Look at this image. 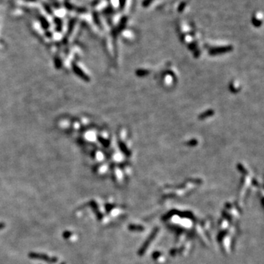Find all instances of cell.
I'll use <instances>...</instances> for the list:
<instances>
[{
    "label": "cell",
    "instance_id": "obj_1",
    "mask_svg": "<svg viewBox=\"0 0 264 264\" xmlns=\"http://www.w3.org/2000/svg\"><path fill=\"white\" fill-rule=\"evenodd\" d=\"M28 257L31 259L34 260H43L45 262H47L49 263H55L58 261V258L56 257H50L47 255L41 253H37V252H31L28 254Z\"/></svg>",
    "mask_w": 264,
    "mask_h": 264
},
{
    "label": "cell",
    "instance_id": "obj_2",
    "mask_svg": "<svg viewBox=\"0 0 264 264\" xmlns=\"http://www.w3.org/2000/svg\"><path fill=\"white\" fill-rule=\"evenodd\" d=\"M72 69H73L75 74L77 75L78 77H79L80 79H82V80L85 81V82H90V79L89 76H88V75L81 69V68L79 67L77 64L73 63V65H72Z\"/></svg>",
    "mask_w": 264,
    "mask_h": 264
},
{
    "label": "cell",
    "instance_id": "obj_3",
    "mask_svg": "<svg viewBox=\"0 0 264 264\" xmlns=\"http://www.w3.org/2000/svg\"><path fill=\"white\" fill-rule=\"evenodd\" d=\"M54 65H55V67H56V68L59 69L61 67H62V60H61L60 58L56 57L54 59Z\"/></svg>",
    "mask_w": 264,
    "mask_h": 264
},
{
    "label": "cell",
    "instance_id": "obj_4",
    "mask_svg": "<svg viewBox=\"0 0 264 264\" xmlns=\"http://www.w3.org/2000/svg\"><path fill=\"white\" fill-rule=\"evenodd\" d=\"M98 141H99V143H101L102 145H104V147H107V146H109V142L107 140H106V139H104V137H98Z\"/></svg>",
    "mask_w": 264,
    "mask_h": 264
},
{
    "label": "cell",
    "instance_id": "obj_5",
    "mask_svg": "<svg viewBox=\"0 0 264 264\" xmlns=\"http://www.w3.org/2000/svg\"><path fill=\"white\" fill-rule=\"evenodd\" d=\"M56 30L58 32H60L61 30H62V23H61L60 20H56Z\"/></svg>",
    "mask_w": 264,
    "mask_h": 264
},
{
    "label": "cell",
    "instance_id": "obj_6",
    "mask_svg": "<svg viewBox=\"0 0 264 264\" xmlns=\"http://www.w3.org/2000/svg\"><path fill=\"white\" fill-rule=\"evenodd\" d=\"M41 24H42V27H43V28L48 29V27H49V23H48V21H46L45 19H42Z\"/></svg>",
    "mask_w": 264,
    "mask_h": 264
},
{
    "label": "cell",
    "instance_id": "obj_7",
    "mask_svg": "<svg viewBox=\"0 0 264 264\" xmlns=\"http://www.w3.org/2000/svg\"><path fill=\"white\" fill-rule=\"evenodd\" d=\"M71 235H72V233L71 232H70V231H65V232H64L63 233V238H65V239H68L69 237H71Z\"/></svg>",
    "mask_w": 264,
    "mask_h": 264
},
{
    "label": "cell",
    "instance_id": "obj_8",
    "mask_svg": "<svg viewBox=\"0 0 264 264\" xmlns=\"http://www.w3.org/2000/svg\"><path fill=\"white\" fill-rule=\"evenodd\" d=\"M5 224L4 222H0V230H2L3 228H5Z\"/></svg>",
    "mask_w": 264,
    "mask_h": 264
},
{
    "label": "cell",
    "instance_id": "obj_9",
    "mask_svg": "<svg viewBox=\"0 0 264 264\" xmlns=\"http://www.w3.org/2000/svg\"><path fill=\"white\" fill-rule=\"evenodd\" d=\"M61 264H65V263H61Z\"/></svg>",
    "mask_w": 264,
    "mask_h": 264
}]
</instances>
